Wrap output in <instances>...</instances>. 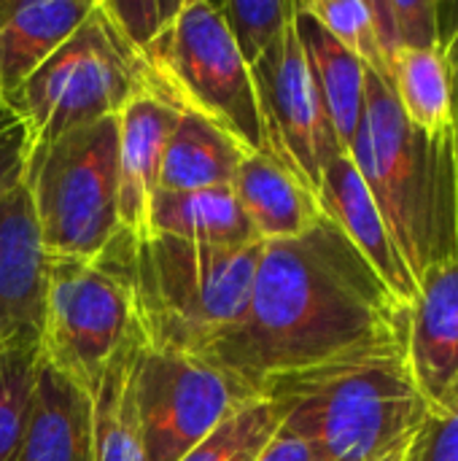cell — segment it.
Returning <instances> with one entry per match:
<instances>
[{"label":"cell","instance_id":"6da1fadb","mask_svg":"<svg viewBox=\"0 0 458 461\" xmlns=\"http://www.w3.org/2000/svg\"><path fill=\"white\" fill-rule=\"evenodd\" d=\"M402 308L324 216L310 232L265 243L243 319L205 354L254 392L270 378L405 346Z\"/></svg>","mask_w":458,"mask_h":461},{"label":"cell","instance_id":"7a4b0ae2","mask_svg":"<svg viewBox=\"0 0 458 461\" xmlns=\"http://www.w3.org/2000/svg\"><path fill=\"white\" fill-rule=\"evenodd\" d=\"M313 461H394L432 413L408 370L405 346L270 378L259 386Z\"/></svg>","mask_w":458,"mask_h":461},{"label":"cell","instance_id":"3957f363","mask_svg":"<svg viewBox=\"0 0 458 461\" xmlns=\"http://www.w3.org/2000/svg\"><path fill=\"white\" fill-rule=\"evenodd\" d=\"M348 157L418 286L432 265L458 251L456 138L416 130L386 78L367 70L364 111Z\"/></svg>","mask_w":458,"mask_h":461},{"label":"cell","instance_id":"277c9868","mask_svg":"<svg viewBox=\"0 0 458 461\" xmlns=\"http://www.w3.org/2000/svg\"><path fill=\"white\" fill-rule=\"evenodd\" d=\"M262 240L219 246L167 235L130 243L135 321L143 343L208 354L246 313Z\"/></svg>","mask_w":458,"mask_h":461},{"label":"cell","instance_id":"5b68a950","mask_svg":"<svg viewBox=\"0 0 458 461\" xmlns=\"http://www.w3.org/2000/svg\"><path fill=\"white\" fill-rule=\"evenodd\" d=\"M140 89H146L143 59L119 38L94 0L81 27L3 108L24 135V176L62 135L119 116Z\"/></svg>","mask_w":458,"mask_h":461},{"label":"cell","instance_id":"8992f818","mask_svg":"<svg viewBox=\"0 0 458 461\" xmlns=\"http://www.w3.org/2000/svg\"><path fill=\"white\" fill-rule=\"evenodd\" d=\"M135 332L130 240L121 232L97 257H49L38 348L57 373L94 394Z\"/></svg>","mask_w":458,"mask_h":461},{"label":"cell","instance_id":"52a82bcc","mask_svg":"<svg viewBox=\"0 0 458 461\" xmlns=\"http://www.w3.org/2000/svg\"><path fill=\"white\" fill-rule=\"evenodd\" d=\"M146 86L178 113H197L248 151H267L254 73L216 3L184 0L167 32L143 54Z\"/></svg>","mask_w":458,"mask_h":461},{"label":"cell","instance_id":"ba28073f","mask_svg":"<svg viewBox=\"0 0 458 461\" xmlns=\"http://www.w3.org/2000/svg\"><path fill=\"white\" fill-rule=\"evenodd\" d=\"M40 240L49 257H97L119 227V116L84 124L27 170Z\"/></svg>","mask_w":458,"mask_h":461},{"label":"cell","instance_id":"9c48e42d","mask_svg":"<svg viewBox=\"0 0 458 461\" xmlns=\"http://www.w3.org/2000/svg\"><path fill=\"white\" fill-rule=\"evenodd\" d=\"M256 394L205 354L157 348L140 340L135 402L148 461H181Z\"/></svg>","mask_w":458,"mask_h":461},{"label":"cell","instance_id":"30bf717a","mask_svg":"<svg viewBox=\"0 0 458 461\" xmlns=\"http://www.w3.org/2000/svg\"><path fill=\"white\" fill-rule=\"evenodd\" d=\"M262 108L267 154L289 167L316 197L327 162L340 151L319 100L294 22L251 68Z\"/></svg>","mask_w":458,"mask_h":461},{"label":"cell","instance_id":"8fae6325","mask_svg":"<svg viewBox=\"0 0 458 461\" xmlns=\"http://www.w3.org/2000/svg\"><path fill=\"white\" fill-rule=\"evenodd\" d=\"M405 359L432 416L458 402V251L418 278L405 321Z\"/></svg>","mask_w":458,"mask_h":461},{"label":"cell","instance_id":"7c38bea8","mask_svg":"<svg viewBox=\"0 0 458 461\" xmlns=\"http://www.w3.org/2000/svg\"><path fill=\"white\" fill-rule=\"evenodd\" d=\"M49 254L27 184L0 197V348L38 343Z\"/></svg>","mask_w":458,"mask_h":461},{"label":"cell","instance_id":"4fadbf2b","mask_svg":"<svg viewBox=\"0 0 458 461\" xmlns=\"http://www.w3.org/2000/svg\"><path fill=\"white\" fill-rule=\"evenodd\" d=\"M175 122L178 111L148 86L119 111V227L132 246L154 238L151 205Z\"/></svg>","mask_w":458,"mask_h":461},{"label":"cell","instance_id":"5bb4252c","mask_svg":"<svg viewBox=\"0 0 458 461\" xmlns=\"http://www.w3.org/2000/svg\"><path fill=\"white\" fill-rule=\"evenodd\" d=\"M319 205L321 213L375 270L389 294L402 308H410L416 303L418 286L348 154H337L327 162L319 186Z\"/></svg>","mask_w":458,"mask_h":461},{"label":"cell","instance_id":"9a60e30c","mask_svg":"<svg viewBox=\"0 0 458 461\" xmlns=\"http://www.w3.org/2000/svg\"><path fill=\"white\" fill-rule=\"evenodd\" d=\"M13 461H94L92 394L57 373L43 357Z\"/></svg>","mask_w":458,"mask_h":461},{"label":"cell","instance_id":"2e32d148","mask_svg":"<svg viewBox=\"0 0 458 461\" xmlns=\"http://www.w3.org/2000/svg\"><path fill=\"white\" fill-rule=\"evenodd\" d=\"M94 0H0V108L81 27Z\"/></svg>","mask_w":458,"mask_h":461},{"label":"cell","instance_id":"e0dca14e","mask_svg":"<svg viewBox=\"0 0 458 461\" xmlns=\"http://www.w3.org/2000/svg\"><path fill=\"white\" fill-rule=\"evenodd\" d=\"M232 192L262 243L294 240L324 219L319 197L267 151L240 159Z\"/></svg>","mask_w":458,"mask_h":461},{"label":"cell","instance_id":"ac0fdd59","mask_svg":"<svg viewBox=\"0 0 458 461\" xmlns=\"http://www.w3.org/2000/svg\"><path fill=\"white\" fill-rule=\"evenodd\" d=\"M294 27L302 43L305 59H308L319 100L335 132V140L340 151L348 154L356 138L362 111H364L367 68L351 51H346L313 16H308L300 8V3L294 14Z\"/></svg>","mask_w":458,"mask_h":461},{"label":"cell","instance_id":"d6986e66","mask_svg":"<svg viewBox=\"0 0 458 461\" xmlns=\"http://www.w3.org/2000/svg\"><path fill=\"white\" fill-rule=\"evenodd\" d=\"M246 154L248 149L219 124L197 113H178V122L165 146L159 189L192 192L232 186Z\"/></svg>","mask_w":458,"mask_h":461},{"label":"cell","instance_id":"ffe728a7","mask_svg":"<svg viewBox=\"0 0 458 461\" xmlns=\"http://www.w3.org/2000/svg\"><path fill=\"white\" fill-rule=\"evenodd\" d=\"M154 235H167L194 243H251L256 240L232 186L157 192L151 205Z\"/></svg>","mask_w":458,"mask_h":461},{"label":"cell","instance_id":"44dd1931","mask_svg":"<svg viewBox=\"0 0 458 461\" xmlns=\"http://www.w3.org/2000/svg\"><path fill=\"white\" fill-rule=\"evenodd\" d=\"M140 330L108 362L94 394V461H148L138 402H135V359Z\"/></svg>","mask_w":458,"mask_h":461},{"label":"cell","instance_id":"7402d4cb","mask_svg":"<svg viewBox=\"0 0 458 461\" xmlns=\"http://www.w3.org/2000/svg\"><path fill=\"white\" fill-rule=\"evenodd\" d=\"M386 84L416 130L429 138L454 135L451 76L443 49H400L389 62Z\"/></svg>","mask_w":458,"mask_h":461},{"label":"cell","instance_id":"603a6c76","mask_svg":"<svg viewBox=\"0 0 458 461\" xmlns=\"http://www.w3.org/2000/svg\"><path fill=\"white\" fill-rule=\"evenodd\" d=\"M278 429V408L265 394H256L181 461H256Z\"/></svg>","mask_w":458,"mask_h":461},{"label":"cell","instance_id":"cb8c5ba5","mask_svg":"<svg viewBox=\"0 0 458 461\" xmlns=\"http://www.w3.org/2000/svg\"><path fill=\"white\" fill-rule=\"evenodd\" d=\"M300 8L313 16L367 70L389 78V57L381 43L373 0H305Z\"/></svg>","mask_w":458,"mask_h":461},{"label":"cell","instance_id":"d4e9b609","mask_svg":"<svg viewBox=\"0 0 458 461\" xmlns=\"http://www.w3.org/2000/svg\"><path fill=\"white\" fill-rule=\"evenodd\" d=\"M38 362V343L0 348V461L16 459V448L30 413Z\"/></svg>","mask_w":458,"mask_h":461},{"label":"cell","instance_id":"484cf974","mask_svg":"<svg viewBox=\"0 0 458 461\" xmlns=\"http://www.w3.org/2000/svg\"><path fill=\"white\" fill-rule=\"evenodd\" d=\"M216 8L248 68L265 57L297 14L294 0H227Z\"/></svg>","mask_w":458,"mask_h":461},{"label":"cell","instance_id":"4316f807","mask_svg":"<svg viewBox=\"0 0 458 461\" xmlns=\"http://www.w3.org/2000/svg\"><path fill=\"white\" fill-rule=\"evenodd\" d=\"M383 51L443 49V5L435 0H373Z\"/></svg>","mask_w":458,"mask_h":461},{"label":"cell","instance_id":"83f0119b","mask_svg":"<svg viewBox=\"0 0 458 461\" xmlns=\"http://www.w3.org/2000/svg\"><path fill=\"white\" fill-rule=\"evenodd\" d=\"M119 38L143 59V54L167 32L184 0H97Z\"/></svg>","mask_w":458,"mask_h":461},{"label":"cell","instance_id":"f1b7e54d","mask_svg":"<svg viewBox=\"0 0 458 461\" xmlns=\"http://www.w3.org/2000/svg\"><path fill=\"white\" fill-rule=\"evenodd\" d=\"M410 461H458V402L443 416H432L418 435Z\"/></svg>","mask_w":458,"mask_h":461},{"label":"cell","instance_id":"f546056e","mask_svg":"<svg viewBox=\"0 0 458 461\" xmlns=\"http://www.w3.org/2000/svg\"><path fill=\"white\" fill-rule=\"evenodd\" d=\"M24 181V135L8 116L0 122V197Z\"/></svg>","mask_w":458,"mask_h":461},{"label":"cell","instance_id":"4dcf8cb0","mask_svg":"<svg viewBox=\"0 0 458 461\" xmlns=\"http://www.w3.org/2000/svg\"><path fill=\"white\" fill-rule=\"evenodd\" d=\"M256 461H313V448L305 438L281 424V429L273 435V440L265 446Z\"/></svg>","mask_w":458,"mask_h":461},{"label":"cell","instance_id":"1f68e13d","mask_svg":"<svg viewBox=\"0 0 458 461\" xmlns=\"http://www.w3.org/2000/svg\"><path fill=\"white\" fill-rule=\"evenodd\" d=\"M443 54L448 62V76H451V105H454V138H456L458 157V19L451 30L443 32Z\"/></svg>","mask_w":458,"mask_h":461},{"label":"cell","instance_id":"d6a6232c","mask_svg":"<svg viewBox=\"0 0 458 461\" xmlns=\"http://www.w3.org/2000/svg\"><path fill=\"white\" fill-rule=\"evenodd\" d=\"M410 451H413V448H410ZM410 451H405L402 456H397V459H394V461H410Z\"/></svg>","mask_w":458,"mask_h":461}]
</instances>
